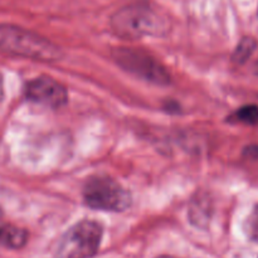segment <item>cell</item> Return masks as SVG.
<instances>
[{"mask_svg": "<svg viewBox=\"0 0 258 258\" xmlns=\"http://www.w3.org/2000/svg\"><path fill=\"white\" fill-rule=\"evenodd\" d=\"M111 27L123 39H139L145 35H160L166 30V22L144 5L122 8L111 18Z\"/></svg>", "mask_w": 258, "mask_h": 258, "instance_id": "cell-2", "label": "cell"}, {"mask_svg": "<svg viewBox=\"0 0 258 258\" xmlns=\"http://www.w3.org/2000/svg\"><path fill=\"white\" fill-rule=\"evenodd\" d=\"M158 258H175V257H171V256H160V257H158Z\"/></svg>", "mask_w": 258, "mask_h": 258, "instance_id": "cell-13", "label": "cell"}, {"mask_svg": "<svg viewBox=\"0 0 258 258\" xmlns=\"http://www.w3.org/2000/svg\"><path fill=\"white\" fill-rule=\"evenodd\" d=\"M28 241L27 231L12 224L0 223V244L7 248L19 249L25 246Z\"/></svg>", "mask_w": 258, "mask_h": 258, "instance_id": "cell-7", "label": "cell"}, {"mask_svg": "<svg viewBox=\"0 0 258 258\" xmlns=\"http://www.w3.org/2000/svg\"><path fill=\"white\" fill-rule=\"evenodd\" d=\"M209 204L207 201H196L191 206L190 212H189V217H190L191 222L196 223L197 226H202L203 222H207L206 219L209 217Z\"/></svg>", "mask_w": 258, "mask_h": 258, "instance_id": "cell-9", "label": "cell"}, {"mask_svg": "<svg viewBox=\"0 0 258 258\" xmlns=\"http://www.w3.org/2000/svg\"><path fill=\"white\" fill-rule=\"evenodd\" d=\"M28 100L52 108H59L68 101V93L64 86L48 76H40L29 81L25 86Z\"/></svg>", "mask_w": 258, "mask_h": 258, "instance_id": "cell-6", "label": "cell"}, {"mask_svg": "<svg viewBox=\"0 0 258 258\" xmlns=\"http://www.w3.org/2000/svg\"><path fill=\"white\" fill-rule=\"evenodd\" d=\"M2 214H3V212H2V209H0V217H2Z\"/></svg>", "mask_w": 258, "mask_h": 258, "instance_id": "cell-14", "label": "cell"}, {"mask_svg": "<svg viewBox=\"0 0 258 258\" xmlns=\"http://www.w3.org/2000/svg\"><path fill=\"white\" fill-rule=\"evenodd\" d=\"M101 238L102 227L97 222H78L63 234L55 258H92L100 248Z\"/></svg>", "mask_w": 258, "mask_h": 258, "instance_id": "cell-4", "label": "cell"}, {"mask_svg": "<svg viewBox=\"0 0 258 258\" xmlns=\"http://www.w3.org/2000/svg\"><path fill=\"white\" fill-rule=\"evenodd\" d=\"M3 97H4V85H3V80L0 77V101L3 100Z\"/></svg>", "mask_w": 258, "mask_h": 258, "instance_id": "cell-12", "label": "cell"}, {"mask_svg": "<svg viewBox=\"0 0 258 258\" xmlns=\"http://www.w3.org/2000/svg\"><path fill=\"white\" fill-rule=\"evenodd\" d=\"M254 47H256V43H254V40L252 38H244L239 43L238 47H237L236 52L233 54V59L238 63H243L252 54Z\"/></svg>", "mask_w": 258, "mask_h": 258, "instance_id": "cell-11", "label": "cell"}, {"mask_svg": "<svg viewBox=\"0 0 258 258\" xmlns=\"http://www.w3.org/2000/svg\"><path fill=\"white\" fill-rule=\"evenodd\" d=\"M229 121H232V122L248 123V125H256V123H258V106L247 105L238 108L233 115H231Z\"/></svg>", "mask_w": 258, "mask_h": 258, "instance_id": "cell-8", "label": "cell"}, {"mask_svg": "<svg viewBox=\"0 0 258 258\" xmlns=\"http://www.w3.org/2000/svg\"><path fill=\"white\" fill-rule=\"evenodd\" d=\"M83 199L88 207L106 212H123L131 204V196L110 176H91L83 186Z\"/></svg>", "mask_w": 258, "mask_h": 258, "instance_id": "cell-3", "label": "cell"}, {"mask_svg": "<svg viewBox=\"0 0 258 258\" xmlns=\"http://www.w3.org/2000/svg\"><path fill=\"white\" fill-rule=\"evenodd\" d=\"M244 233L252 242H258V204L253 207L243 224Z\"/></svg>", "mask_w": 258, "mask_h": 258, "instance_id": "cell-10", "label": "cell"}, {"mask_svg": "<svg viewBox=\"0 0 258 258\" xmlns=\"http://www.w3.org/2000/svg\"><path fill=\"white\" fill-rule=\"evenodd\" d=\"M112 57L120 67L138 76L141 80L156 85H168L170 82V75L166 68L153 55L143 50L133 49V48H117L113 50Z\"/></svg>", "mask_w": 258, "mask_h": 258, "instance_id": "cell-5", "label": "cell"}, {"mask_svg": "<svg viewBox=\"0 0 258 258\" xmlns=\"http://www.w3.org/2000/svg\"><path fill=\"white\" fill-rule=\"evenodd\" d=\"M0 49L40 62H55L63 57L62 49L47 38L12 24H0Z\"/></svg>", "mask_w": 258, "mask_h": 258, "instance_id": "cell-1", "label": "cell"}]
</instances>
